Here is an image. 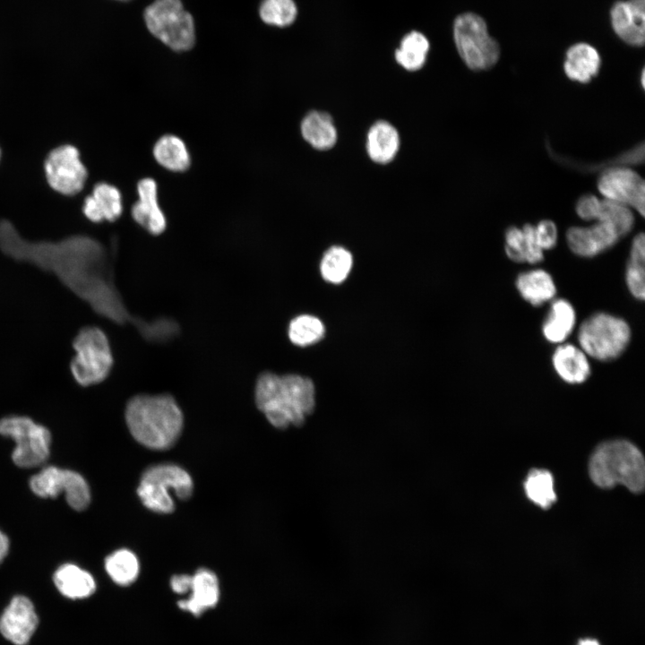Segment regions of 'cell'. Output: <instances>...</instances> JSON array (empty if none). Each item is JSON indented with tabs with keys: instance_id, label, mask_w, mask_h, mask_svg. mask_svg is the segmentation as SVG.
<instances>
[{
	"instance_id": "6da1fadb",
	"label": "cell",
	"mask_w": 645,
	"mask_h": 645,
	"mask_svg": "<svg viewBox=\"0 0 645 645\" xmlns=\"http://www.w3.org/2000/svg\"><path fill=\"white\" fill-rule=\"evenodd\" d=\"M0 249L7 256L55 274L99 315L117 323L136 320L126 310L113 278L108 252L87 236L57 242L30 241L8 220H0Z\"/></svg>"
},
{
	"instance_id": "7a4b0ae2",
	"label": "cell",
	"mask_w": 645,
	"mask_h": 645,
	"mask_svg": "<svg viewBox=\"0 0 645 645\" xmlns=\"http://www.w3.org/2000/svg\"><path fill=\"white\" fill-rule=\"evenodd\" d=\"M254 399L257 408L279 429L302 426L315 408L312 380L298 374H261L256 381Z\"/></svg>"
},
{
	"instance_id": "3957f363",
	"label": "cell",
	"mask_w": 645,
	"mask_h": 645,
	"mask_svg": "<svg viewBox=\"0 0 645 645\" xmlns=\"http://www.w3.org/2000/svg\"><path fill=\"white\" fill-rule=\"evenodd\" d=\"M130 433L141 444L152 450H166L178 439L183 413L170 395H137L125 408Z\"/></svg>"
},
{
	"instance_id": "277c9868",
	"label": "cell",
	"mask_w": 645,
	"mask_h": 645,
	"mask_svg": "<svg viewBox=\"0 0 645 645\" xmlns=\"http://www.w3.org/2000/svg\"><path fill=\"white\" fill-rule=\"evenodd\" d=\"M592 481L602 488L623 485L634 493L644 487L645 464L640 450L624 440H615L597 447L589 460Z\"/></svg>"
},
{
	"instance_id": "5b68a950",
	"label": "cell",
	"mask_w": 645,
	"mask_h": 645,
	"mask_svg": "<svg viewBox=\"0 0 645 645\" xmlns=\"http://www.w3.org/2000/svg\"><path fill=\"white\" fill-rule=\"evenodd\" d=\"M146 30L169 49L185 52L196 42V26L193 14L182 0H153L142 13Z\"/></svg>"
},
{
	"instance_id": "8992f818",
	"label": "cell",
	"mask_w": 645,
	"mask_h": 645,
	"mask_svg": "<svg viewBox=\"0 0 645 645\" xmlns=\"http://www.w3.org/2000/svg\"><path fill=\"white\" fill-rule=\"evenodd\" d=\"M632 339L627 321L607 312H596L585 318L578 328V346L585 354L600 362L617 359Z\"/></svg>"
},
{
	"instance_id": "52a82bcc",
	"label": "cell",
	"mask_w": 645,
	"mask_h": 645,
	"mask_svg": "<svg viewBox=\"0 0 645 645\" xmlns=\"http://www.w3.org/2000/svg\"><path fill=\"white\" fill-rule=\"evenodd\" d=\"M193 489V479L187 471L177 465L166 463L151 466L143 472L137 494L149 510L170 513L175 510L173 494L180 500H187Z\"/></svg>"
},
{
	"instance_id": "ba28073f",
	"label": "cell",
	"mask_w": 645,
	"mask_h": 645,
	"mask_svg": "<svg viewBox=\"0 0 645 645\" xmlns=\"http://www.w3.org/2000/svg\"><path fill=\"white\" fill-rule=\"evenodd\" d=\"M75 356L70 365L74 380L82 386L104 381L113 366V356L104 331L95 326L79 331L73 340Z\"/></svg>"
},
{
	"instance_id": "9c48e42d",
	"label": "cell",
	"mask_w": 645,
	"mask_h": 645,
	"mask_svg": "<svg viewBox=\"0 0 645 645\" xmlns=\"http://www.w3.org/2000/svg\"><path fill=\"white\" fill-rule=\"evenodd\" d=\"M452 35L457 52L469 69L486 70L498 61L499 45L489 36L486 24L479 15L473 13L458 15L453 22Z\"/></svg>"
},
{
	"instance_id": "30bf717a",
	"label": "cell",
	"mask_w": 645,
	"mask_h": 645,
	"mask_svg": "<svg viewBox=\"0 0 645 645\" xmlns=\"http://www.w3.org/2000/svg\"><path fill=\"white\" fill-rule=\"evenodd\" d=\"M0 434L15 443L12 459L21 468L43 464L50 452L51 434L44 426L24 416H10L0 419Z\"/></svg>"
},
{
	"instance_id": "8fae6325",
	"label": "cell",
	"mask_w": 645,
	"mask_h": 645,
	"mask_svg": "<svg viewBox=\"0 0 645 645\" xmlns=\"http://www.w3.org/2000/svg\"><path fill=\"white\" fill-rule=\"evenodd\" d=\"M32 492L42 498H55L64 492L68 504L74 510L87 508L90 492L87 481L78 472L55 466L46 467L30 479Z\"/></svg>"
},
{
	"instance_id": "7c38bea8",
	"label": "cell",
	"mask_w": 645,
	"mask_h": 645,
	"mask_svg": "<svg viewBox=\"0 0 645 645\" xmlns=\"http://www.w3.org/2000/svg\"><path fill=\"white\" fill-rule=\"evenodd\" d=\"M45 171L49 185L64 195L79 193L87 179V169L78 150L69 144L50 151L45 160Z\"/></svg>"
},
{
	"instance_id": "4fadbf2b",
	"label": "cell",
	"mask_w": 645,
	"mask_h": 645,
	"mask_svg": "<svg viewBox=\"0 0 645 645\" xmlns=\"http://www.w3.org/2000/svg\"><path fill=\"white\" fill-rule=\"evenodd\" d=\"M605 199L618 202L645 213V182L634 170L626 167H611L604 170L597 182Z\"/></svg>"
},
{
	"instance_id": "5bb4252c",
	"label": "cell",
	"mask_w": 645,
	"mask_h": 645,
	"mask_svg": "<svg viewBox=\"0 0 645 645\" xmlns=\"http://www.w3.org/2000/svg\"><path fill=\"white\" fill-rule=\"evenodd\" d=\"M565 238L572 254L582 258H592L612 248L621 237L613 225L597 221L589 227L569 228Z\"/></svg>"
},
{
	"instance_id": "9a60e30c",
	"label": "cell",
	"mask_w": 645,
	"mask_h": 645,
	"mask_svg": "<svg viewBox=\"0 0 645 645\" xmlns=\"http://www.w3.org/2000/svg\"><path fill=\"white\" fill-rule=\"evenodd\" d=\"M38 625V616L30 600L16 596L0 617L2 635L15 645H26Z\"/></svg>"
},
{
	"instance_id": "2e32d148",
	"label": "cell",
	"mask_w": 645,
	"mask_h": 645,
	"mask_svg": "<svg viewBox=\"0 0 645 645\" xmlns=\"http://www.w3.org/2000/svg\"><path fill=\"white\" fill-rule=\"evenodd\" d=\"M610 13L615 32L624 42L634 47L643 46L645 0L617 1Z\"/></svg>"
},
{
	"instance_id": "e0dca14e",
	"label": "cell",
	"mask_w": 645,
	"mask_h": 645,
	"mask_svg": "<svg viewBox=\"0 0 645 645\" xmlns=\"http://www.w3.org/2000/svg\"><path fill=\"white\" fill-rule=\"evenodd\" d=\"M138 201L132 208L135 222L152 235H159L167 226V220L158 200V185L154 179L146 177L138 182Z\"/></svg>"
},
{
	"instance_id": "ac0fdd59",
	"label": "cell",
	"mask_w": 645,
	"mask_h": 645,
	"mask_svg": "<svg viewBox=\"0 0 645 645\" xmlns=\"http://www.w3.org/2000/svg\"><path fill=\"white\" fill-rule=\"evenodd\" d=\"M551 362L558 377L568 384H581L591 374L589 357L578 345L568 342L557 345Z\"/></svg>"
},
{
	"instance_id": "d6986e66",
	"label": "cell",
	"mask_w": 645,
	"mask_h": 645,
	"mask_svg": "<svg viewBox=\"0 0 645 645\" xmlns=\"http://www.w3.org/2000/svg\"><path fill=\"white\" fill-rule=\"evenodd\" d=\"M576 322L577 314L572 304L564 298H555L550 302L541 332L547 342L559 345L570 337Z\"/></svg>"
},
{
	"instance_id": "ffe728a7",
	"label": "cell",
	"mask_w": 645,
	"mask_h": 645,
	"mask_svg": "<svg viewBox=\"0 0 645 645\" xmlns=\"http://www.w3.org/2000/svg\"><path fill=\"white\" fill-rule=\"evenodd\" d=\"M82 211L93 222L115 221L123 211L120 191L107 183L97 184L91 195L85 198Z\"/></svg>"
},
{
	"instance_id": "44dd1931",
	"label": "cell",
	"mask_w": 645,
	"mask_h": 645,
	"mask_svg": "<svg viewBox=\"0 0 645 645\" xmlns=\"http://www.w3.org/2000/svg\"><path fill=\"white\" fill-rule=\"evenodd\" d=\"M191 593L186 599L180 600L179 606L195 615L213 607L219 598V585L216 574L208 569H199L193 576Z\"/></svg>"
},
{
	"instance_id": "7402d4cb",
	"label": "cell",
	"mask_w": 645,
	"mask_h": 645,
	"mask_svg": "<svg viewBox=\"0 0 645 645\" xmlns=\"http://www.w3.org/2000/svg\"><path fill=\"white\" fill-rule=\"evenodd\" d=\"M515 287L521 298L536 307L551 302L557 293L552 275L540 268L519 273L515 279Z\"/></svg>"
},
{
	"instance_id": "603a6c76",
	"label": "cell",
	"mask_w": 645,
	"mask_h": 645,
	"mask_svg": "<svg viewBox=\"0 0 645 645\" xmlns=\"http://www.w3.org/2000/svg\"><path fill=\"white\" fill-rule=\"evenodd\" d=\"M600 66L598 52L587 43H577L566 51L563 70L572 81L589 83L598 75Z\"/></svg>"
},
{
	"instance_id": "cb8c5ba5",
	"label": "cell",
	"mask_w": 645,
	"mask_h": 645,
	"mask_svg": "<svg viewBox=\"0 0 645 645\" xmlns=\"http://www.w3.org/2000/svg\"><path fill=\"white\" fill-rule=\"evenodd\" d=\"M400 137L395 127L386 121H377L369 129L366 150L370 159L379 164H386L396 156Z\"/></svg>"
},
{
	"instance_id": "d4e9b609",
	"label": "cell",
	"mask_w": 645,
	"mask_h": 645,
	"mask_svg": "<svg viewBox=\"0 0 645 645\" xmlns=\"http://www.w3.org/2000/svg\"><path fill=\"white\" fill-rule=\"evenodd\" d=\"M57 589L72 599L85 598L96 589L93 577L85 570L73 563L61 565L54 573Z\"/></svg>"
},
{
	"instance_id": "484cf974",
	"label": "cell",
	"mask_w": 645,
	"mask_h": 645,
	"mask_svg": "<svg viewBox=\"0 0 645 645\" xmlns=\"http://www.w3.org/2000/svg\"><path fill=\"white\" fill-rule=\"evenodd\" d=\"M304 139L314 149H331L337 141V130L331 116L322 111L309 112L301 122Z\"/></svg>"
},
{
	"instance_id": "4316f807",
	"label": "cell",
	"mask_w": 645,
	"mask_h": 645,
	"mask_svg": "<svg viewBox=\"0 0 645 645\" xmlns=\"http://www.w3.org/2000/svg\"><path fill=\"white\" fill-rule=\"evenodd\" d=\"M430 43L419 31L412 30L400 39L393 57L398 65L408 72L421 70L427 60Z\"/></svg>"
},
{
	"instance_id": "83f0119b",
	"label": "cell",
	"mask_w": 645,
	"mask_h": 645,
	"mask_svg": "<svg viewBox=\"0 0 645 645\" xmlns=\"http://www.w3.org/2000/svg\"><path fill=\"white\" fill-rule=\"evenodd\" d=\"M152 152L155 160L169 171L182 172L191 164L190 153L185 142L173 134L161 136L154 144Z\"/></svg>"
},
{
	"instance_id": "f1b7e54d",
	"label": "cell",
	"mask_w": 645,
	"mask_h": 645,
	"mask_svg": "<svg viewBox=\"0 0 645 645\" xmlns=\"http://www.w3.org/2000/svg\"><path fill=\"white\" fill-rule=\"evenodd\" d=\"M644 262L645 236L641 232L632 241L624 275L629 293L639 301L645 298Z\"/></svg>"
},
{
	"instance_id": "f546056e",
	"label": "cell",
	"mask_w": 645,
	"mask_h": 645,
	"mask_svg": "<svg viewBox=\"0 0 645 645\" xmlns=\"http://www.w3.org/2000/svg\"><path fill=\"white\" fill-rule=\"evenodd\" d=\"M105 569L114 582L127 586L133 582L139 574L137 556L128 549H119L105 559Z\"/></svg>"
},
{
	"instance_id": "4dcf8cb0",
	"label": "cell",
	"mask_w": 645,
	"mask_h": 645,
	"mask_svg": "<svg viewBox=\"0 0 645 645\" xmlns=\"http://www.w3.org/2000/svg\"><path fill=\"white\" fill-rule=\"evenodd\" d=\"M257 13L267 26L287 28L296 21L297 8L294 0H260Z\"/></svg>"
},
{
	"instance_id": "1f68e13d",
	"label": "cell",
	"mask_w": 645,
	"mask_h": 645,
	"mask_svg": "<svg viewBox=\"0 0 645 645\" xmlns=\"http://www.w3.org/2000/svg\"><path fill=\"white\" fill-rule=\"evenodd\" d=\"M351 267V254L341 246H332L323 254L320 270L326 281L338 284L347 278Z\"/></svg>"
},
{
	"instance_id": "d6a6232c",
	"label": "cell",
	"mask_w": 645,
	"mask_h": 645,
	"mask_svg": "<svg viewBox=\"0 0 645 645\" xmlns=\"http://www.w3.org/2000/svg\"><path fill=\"white\" fill-rule=\"evenodd\" d=\"M524 486L527 496L544 509L550 507L556 499L553 477L546 470H531L526 478Z\"/></svg>"
},
{
	"instance_id": "836d02e7",
	"label": "cell",
	"mask_w": 645,
	"mask_h": 645,
	"mask_svg": "<svg viewBox=\"0 0 645 645\" xmlns=\"http://www.w3.org/2000/svg\"><path fill=\"white\" fill-rule=\"evenodd\" d=\"M323 323L315 316L303 314L294 318L288 326V338L297 346L314 344L324 335Z\"/></svg>"
},
{
	"instance_id": "e575fe53",
	"label": "cell",
	"mask_w": 645,
	"mask_h": 645,
	"mask_svg": "<svg viewBox=\"0 0 645 645\" xmlns=\"http://www.w3.org/2000/svg\"><path fill=\"white\" fill-rule=\"evenodd\" d=\"M597 220L613 225L620 237L625 236L632 231L635 221L630 207L608 199L600 200Z\"/></svg>"
},
{
	"instance_id": "d590c367",
	"label": "cell",
	"mask_w": 645,
	"mask_h": 645,
	"mask_svg": "<svg viewBox=\"0 0 645 645\" xmlns=\"http://www.w3.org/2000/svg\"><path fill=\"white\" fill-rule=\"evenodd\" d=\"M504 251L507 257L514 262H525V241L521 228L511 226L504 234Z\"/></svg>"
},
{
	"instance_id": "8d00e7d4",
	"label": "cell",
	"mask_w": 645,
	"mask_h": 645,
	"mask_svg": "<svg viewBox=\"0 0 645 645\" xmlns=\"http://www.w3.org/2000/svg\"><path fill=\"white\" fill-rule=\"evenodd\" d=\"M535 227L538 245L543 251L552 250L557 244L558 232L555 223L549 219L540 220Z\"/></svg>"
},
{
	"instance_id": "74e56055",
	"label": "cell",
	"mask_w": 645,
	"mask_h": 645,
	"mask_svg": "<svg viewBox=\"0 0 645 645\" xmlns=\"http://www.w3.org/2000/svg\"><path fill=\"white\" fill-rule=\"evenodd\" d=\"M525 241V262L529 264H537L544 260V251L538 244L535 227L532 224L526 223L521 228Z\"/></svg>"
},
{
	"instance_id": "f35d334b",
	"label": "cell",
	"mask_w": 645,
	"mask_h": 645,
	"mask_svg": "<svg viewBox=\"0 0 645 645\" xmlns=\"http://www.w3.org/2000/svg\"><path fill=\"white\" fill-rule=\"evenodd\" d=\"M599 208L600 200L591 194L581 195L575 204L576 213L583 220L597 219Z\"/></svg>"
},
{
	"instance_id": "ab89813d",
	"label": "cell",
	"mask_w": 645,
	"mask_h": 645,
	"mask_svg": "<svg viewBox=\"0 0 645 645\" xmlns=\"http://www.w3.org/2000/svg\"><path fill=\"white\" fill-rule=\"evenodd\" d=\"M192 576L186 574L175 575L170 580V585L176 593L185 594L189 592Z\"/></svg>"
},
{
	"instance_id": "60d3db41",
	"label": "cell",
	"mask_w": 645,
	"mask_h": 645,
	"mask_svg": "<svg viewBox=\"0 0 645 645\" xmlns=\"http://www.w3.org/2000/svg\"><path fill=\"white\" fill-rule=\"evenodd\" d=\"M9 549V539L7 536L0 530V563L6 556Z\"/></svg>"
},
{
	"instance_id": "b9f144b4",
	"label": "cell",
	"mask_w": 645,
	"mask_h": 645,
	"mask_svg": "<svg viewBox=\"0 0 645 645\" xmlns=\"http://www.w3.org/2000/svg\"><path fill=\"white\" fill-rule=\"evenodd\" d=\"M577 645H600L598 641L595 639H582L580 640Z\"/></svg>"
},
{
	"instance_id": "7bdbcfd3",
	"label": "cell",
	"mask_w": 645,
	"mask_h": 645,
	"mask_svg": "<svg viewBox=\"0 0 645 645\" xmlns=\"http://www.w3.org/2000/svg\"><path fill=\"white\" fill-rule=\"evenodd\" d=\"M644 73H644V70H642V72H641V87H642V88H644V86H645V83H644V79H645Z\"/></svg>"
},
{
	"instance_id": "ee69618b",
	"label": "cell",
	"mask_w": 645,
	"mask_h": 645,
	"mask_svg": "<svg viewBox=\"0 0 645 645\" xmlns=\"http://www.w3.org/2000/svg\"><path fill=\"white\" fill-rule=\"evenodd\" d=\"M116 1H120V2H127V1H130V0H116Z\"/></svg>"
},
{
	"instance_id": "f6af8a7d",
	"label": "cell",
	"mask_w": 645,
	"mask_h": 645,
	"mask_svg": "<svg viewBox=\"0 0 645 645\" xmlns=\"http://www.w3.org/2000/svg\"><path fill=\"white\" fill-rule=\"evenodd\" d=\"M0 154H1V152H0Z\"/></svg>"
}]
</instances>
